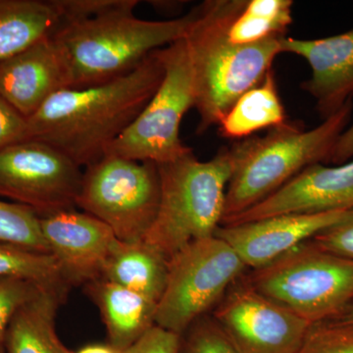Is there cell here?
Masks as SVG:
<instances>
[{"label": "cell", "instance_id": "34", "mask_svg": "<svg viewBox=\"0 0 353 353\" xmlns=\"http://www.w3.org/2000/svg\"><path fill=\"white\" fill-rule=\"evenodd\" d=\"M334 319H340L341 321L347 323V324L353 325V303L348 306L347 310L343 314L339 316L338 318H334Z\"/></svg>", "mask_w": 353, "mask_h": 353}, {"label": "cell", "instance_id": "16", "mask_svg": "<svg viewBox=\"0 0 353 353\" xmlns=\"http://www.w3.org/2000/svg\"><path fill=\"white\" fill-rule=\"evenodd\" d=\"M282 52L303 58L311 77L301 88L316 101L322 120L333 116L353 99V28L336 36L315 39L285 37Z\"/></svg>", "mask_w": 353, "mask_h": 353}, {"label": "cell", "instance_id": "21", "mask_svg": "<svg viewBox=\"0 0 353 353\" xmlns=\"http://www.w3.org/2000/svg\"><path fill=\"white\" fill-rule=\"evenodd\" d=\"M285 122L284 105L272 69L262 82L234 102L218 126L225 138L245 139L260 130L272 129Z\"/></svg>", "mask_w": 353, "mask_h": 353}, {"label": "cell", "instance_id": "13", "mask_svg": "<svg viewBox=\"0 0 353 353\" xmlns=\"http://www.w3.org/2000/svg\"><path fill=\"white\" fill-rule=\"evenodd\" d=\"M353 209V159L336 166L311 165L270 196L222 225L283 214H317Z\"/></svg>", "mask_w": 353, "mask_h": 353}, {"label": "cell", "instance_id": "28", "mask_svg": "<svg viewBox=\"0 0 353 353\" xmlns=\"http://www.w3.org/2000/svg\"><path fill=\"white\" fill-rule=\"evenodd\" d=\"M43 288L22 279L0 278V341L16 312Z\"/></svg>", "mask_w": 353, "mask_h": 353}, {"label": "cell", "instance_id": "6", "mask_svg": "<svg viewBox=\"0 0 353 353\" xmlns=\"http://www.w3.org/2000/svg\"><path fill=\"white\" fill-rule=\"evenodd\" d=\"M245 278L310 324L338 318L353 303V260L311 240Z\"/></svg>", "mask_w": 353, "mask_h": 353}, {"label": "cell", "instance_id": "17", "mask_svg": "<svg viewBox=\"0 0 353 353\" xmlns=\"http://www.w3.org/2000/svg\"><path fill=\"white\" fill-rule=\"evenodd\" d=\"M85 287L99 309L108 345L119 352L131 347L155 326L157 303L152 299L101 278Z\"/></svg>", "mask_w": 353, "mask_h": 353}, {"label": "cell", "instance_id": "26", "mask_svg": "<svg viewBox=\"0 0 353 353\" xmlns=\"http://www.w3.org/2000/svg\"><path fill=\"white\" fill-rule=\"evenodd\" d=\"M178 353H239L212 316L204 315L181 336Z\"/></svg>", "mask_w": 353, "mask_h": 353}, {"label": "cell", "instance_id": "20", "mask_svg": "<svg viewBox=\"0 0 353 353\" xmlns=\"http://www.w3.org/2000/svg\"><path fill=\"white\" fill-rule=\"evenodd\" d=\"M101 279L158 303L168 280V259L145 241H121L106 262Z\"/></svg>", "mask_w": 353, "mask_h": 353}, {"label": "cell", "instance_id": "35", "mask_svg": "<svg viewBox=\"0 0 353 353\" xmlns=\"http://www.w3.org/2000/svg\"><path fill=\"white\" fill-rule=\"evenodd\" d=\"M0 353H6V350H4L3 343H2V341H0Z\"/></svg>", "mask_w": 353, "mask_h": 353}, {"label": "cell", "instance_id": "10", "mask_svg": "<svg viewBox=\"0 0 353 353\" xmlns=\"http://www.w3.org/2000/svg\"><path fill=\"white\" fill-rule=\"evenodd\" d=\"M82 169L43 141L13 143L0 150V196L39 217L75 209Z\"/></svg>", "mask_w": 353, "mask_h": 353}, {"label": "cell", "instance_id": "32", "mask_svg": "<svg viewBox=\"0 0 353 353\" xmlns=\"http://www.w3.org/2000/svg\"><path fill=\"white\" fill-rule=\"evenodd\" d=\"M353 158V124L347 127L345 131L341 134L333 153H332L330 163L340 165L350 161Z\"/></svg>", "mask_w": 353, "mask_h": 353}, {"label": "cell", "instance_id": "7", "mask_svg": "<svg viewBox=\"0 0 353 353\" xmlns=\"http://www.w3.org/2000/svg\"><path fill=\"white\" fill-rule=\"evenodd\" d=\"M157 51L163 64V79L145 108L105 155L159 165L192 152L180 137L183 117L194 108V79L187 43L185 39H180Z\"/></svg>", "mask_w": 353, "mask_h": 353}, {"label": "cell", "instance_id": "24", "mask_svg": "<svg viewBox=\"0 0 353 353\" xmlns=\"http://www.w3.org/2000/svg\"><path fill=\"white\" fill-rule=\"evenodd\" d=\"M0 241L50 253L41 231V217L32 209L14 202L0 201Z\"/></svg>", "mask_w": 353, "mask_h": 353}, {"label": "cell", "instance_id": "2", "mask_svg": "<svg viewBox=\"0 0 353 353\" xmlns=\"http://www.w3.org/2000/svg\"><path fill=\"white\" fill-rule=\"evenodd\" d=\"M246 0H212L196 6L185 36L194 79L199 132L219 125L234 102L263 81L282 52L285 36L259 43L236 44L228 37L232 21Z\"/></svg>", "mask_w": 353, "mask_h": 353}, {"label": "cell", "instance_id": "8", "mask_svg": "<svg viewBox=\"0 0 353 353\" xmlns=\"http://www.w3.org/2000/svg\"><path fill=\"white\" fill-rule=\"evenodd\" d=\"M85 169L77 208L108 225L123 243L145 240L159 208L157 165L105 155Z\"/></svg>", "mask_w": 353, "mask_h": 353}, {"label": "cell", "instance_id": "23", "mask_svg": "<svg viewBox=\"0 0 353 353\" xmlns=\"http://www.w3.org/2000/svg\"><path fill=\"white\" fill-rule=\"evenodd\" d=\"M0 278L22 279L43 287L69 285L62 277L57 260L50 253L34 252L1 241Z\"/></svg>", "mask_w": 353, "mask_h": 353}, {"label": "cell", "instance_id": "27", "mask_svg": "<svg viewBox=\"0 0 353 353\" xmlns=\"http://www.w3.org/2000/svg\"><path fill=\"white\" fill-rule=\"evenodd\" d=\"M62 25L120 13H134L138 0H54Z\"/></svg>", "mask_w": 353, "mask_h": 353}, {"label": "cell", "instance_id": "22", "mask_svg": "<svg viewBox=\"0 0 353 353\" xmlns=\"http://www.w3.org/2000/svg\"><path fill=\"white\" fill-rule=\"evenodd\" d=\"M292 0H250L232 21L228 37L236 44L259 43L285 36L292 23Z\"/></svg>", "mask_w": 353, "mask_h": 353}, {"label": "cell", "instance_id": "3", "mask_svg": "<svg viewBox=\"0 0 353 353\" xmlns=\"http://www.w3.org/2000/svg\"><path fill=\"white\" fill-rule=\"evenodd\" d=\"M352 110V99L313 129L285 122L272 128L263 137L234 143L230 148L234 170L221 225L264 201L311 165L330 163L336 141L350 124Z\"/></svg>", "mask_w": 353, "mask_h": 353}, {"label": "cell", "instance_id": "5", "mask_svg": "<svg viewBox=\"0 0 353 353\" xmlns=\"http://www.w3.org/2000/svg\"><path fill=\"white\" fill-rule=\"evenodd\" d=\"M157 166L159 208L143 241L169 260L190 243L214 236L224 216L233 157L230 148H222L201 161L192 150Z\"/></svg>", "mask_w": 353, "mask_h": 353}, {"label": "cell", "instance_id": "18", "mask_svg": "<svg viewBox=\"0 0 353 353\" xmlns=\"http://www.w3.org/2000/svg\"><path fill=\"white\" fill-rule=\"evenodd\" d=\"M70 289L66 285L43 288L19 309L2 340L6 353H72L60 341L55 325Z\"/></svg>", "mask_w": 353, "mask_h": 353}, {"label": "cell", "instance_id": "12", "mask_svg": "<svg viewBox=\"0 0 353 353\" xmlns=\"http://www.w3.org/2000/svg\"><path fill=\"white\" fill-rule=\"evenodd\" d=\"M41 227L50 253L71 288L101 279L121 243L108 225L75 209L41 217Z\"/></svg>", "mask_w": 353, "mask_h": 353}, {"label": "cell", "instance_id": "31", "mask_svg": "<svg viewBox=\"0 0 353 353\" xmlns=\"http://www.w3.org/2000/svg\"><path fill=\"white\" fill-rule=\"evenodd\" d=\"M27 118L0 97V150L25 141Z\"/></svg>", "mask_w": 353, "mask_h": 353}, {"label": "cell", "instance_id": "30", "mask_svg": "<svg viewBox=\"0 0 353 353\" xmlns=\"http://www.w3.org/2000/svg\"><path fill=\"white\" fill-rule=\"evenodd\" d=\"M180 343L181 336L155 325L123 353H178Z\"/></svg>", "mask_w": 353, "mask_h": 353}, {"label": "cell", "instance_id": "19", "mask_svg": "<svg viewBox=\"0 0 353 353\" xmlns=\"http://www.w3.org/2000/svg\"><path fill=\"white\" fill-rule=\"evenodd\" d=\"M61 25L54 0H0V61L54 36Z\"/></svg>", "mask_w": 353, "mask_h": 353}, {"label": "cell", "instance_id": "9", "mask_svg": "<svg viewBox=\"0 0 353 353\" xmlns=\"http://www.w3.org/2000/svg\"><path fill=\"white\" fill-rule=\"evenodd\" d=\"M248 269L216 236L190 243L168 260V280L157 303L155 325L182 336L219 303Z\"/></svg>", "mask_w": 353, "mask_h": 353}, {"label": "cell", "instance_id": "11", "mask_svg": "<svg viewBox=\"0 0 353 353\" xmlns=\"http://www.w3.org/2000/svg\"><path fill=\"white\" fill-rule=\"evenodd\" d=\"M212 317L239 353H296L312 325L255 290L245 275L229 288Z\"/></svg>", "mask_w": 353, "mask_h": 353}, {"label": "cell", "instance_id": "25", "mask_svg": "<svg viewBox=\"0 0 353 353\" xmlns=\"http://www.w3.org/2000/svg\"><path fill=\"white\" fill-rule=\"evenodd\" d=\"M296 353H353V325L340 319L314 323Z\"/></svg>", "mask_w": 353, "mask_h": 353}, {"label": "cell", "instance_id": "1", "mask_svg": "<svg viewBox=\"0 0 353 353\" xmlns=\"http://www.w3.org/2000/svg\"><path fill=\"white\" fill-rule=\"evenodd\" d=\"M163 76L157 50L126 75L90 87L65 88L28 118L25 141L48 143L85 168L105 157L150 101Z\"/></svg>", "mask_w": 353, "mask_h": 353}, {"label": "cell", "instance_id": "33", "mask_svg": "<svg viewBox=\"0 0 353 353\" xmlns=\"http://www.w3.org/2000/svg\"><path fill=\"white\" fill-rule=\"evenodd\" d=\"M74 353V352H72ZM75 353H123L110 345H90L81 348Z\"/></svg>", "mask_w": 353, "mask_h": 353}, {"label": "cell", "instance_id": "15", "mask_svg": "<svg viewBox=\"0 0 353 353\" xmlns=\"http://www.w3.org/2000/svg\"><path fill=\"white\" fill-rule=\"evenodd\" d=\"M347 212L283 214L241 224L220 225L214 236L226 241L248 269L257 270L333 226Z\"/></svg>", "mask_w": 353, "mask_h": 353}, {"label": "cell", "instance_id": "29", "mask_svg": "<svg viewBox=\"0 0 353 353\" xmlns=\"http://www.w3.org/2000/svg\"><path fill=\"white\" fill-rule=\"evenodd\" d=\"M311 241L326 252L353 260V209L333 226L323 230Z\"/></svg>", "mask_w": 353, "mask_h": 353}, {"label": "cell", "instance_id": "4", "mask_svg": "<svg viewBox=\"0 0 353 353\" xmlns=\"http://www.w3.org/2000/svg\"><path fill=\"white\" fill-rule=\"evenodd\" d=\"M196 7L171 20L113 14L61 26L54 34L68 60L71 88L99 85L126 75L158 50L185 38Z\"/></svg>", "mask_w": 353, "mask_h": 353}, {"label": "cell", "instance_id": "14", "mask_svg": "<svg viewBox=\"0 0 353 353\" xmlns=\"http://www.w3.org/2000/svg\"><path fill=\"white\" fill-rule=\"evenodd\" d=\"M69 88L68 60L54 36L0 61V97L27 119L52 95Z\"/></svg>", "mask_w": 353, "mask_h": 353}]
</instances>
